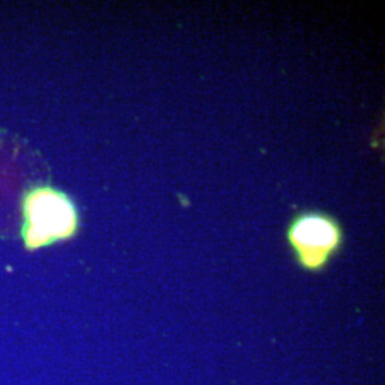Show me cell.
<instances>
[{"label": "cell", "instance_id": "obj_1", "mask_svg": "<svg viewBox=\"0 0 385 385\" xmlns=\"http://www.w3.org/2000/svg\"><path fill=\"white\" fill-rule=\"evenodd\" d=\"M21 238L34 253L70 242L82 229V213L67 191L51 185H33L21 198Z\"/></svg>", "mask_w": 385, "mask_h": 385}, {"label": "cell", "instance_id": "obj_2", "mask_svg": "<svg viewBox=\"0 0 385 385\" xmlns=\"http://www.w3.org/2000/svg\"><path fill=\"white\" fill-rule=\"evenodd\" d=\"M285 240L304 270L320 271L341 250L345 233L342 223L334 214L305 209L290 217Z\"/></svg>", "mask_w": 385, "mask_h": 385}]
</instances>
